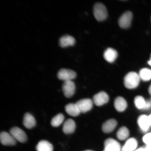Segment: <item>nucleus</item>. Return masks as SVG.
<instances>
[{"label":"nucleus","mask_w":151,"mask_h":151,"mask_svg":"<svg viewBox=\"0 0 151 151\" xmlns=\"http://www.w3.org/2000/svg\"><path fill=\"white\" fill-rule=\"evenodd\" d=\"M139 74L134 72H131L124 77V86L128 89H133L138 86L140 80Z\"/></svg>","instance_id":"1"},{"label":"nucleus","mask_w":151,"mask_h":151,"mask_svg":"<svg viewBox=\"0 0 151 151\" xmlns=\"http://www.w3.org/2000/svg\"><path fill=\"white\" fill-rule=\"evenodd\" d=\"M93 14L95 18L99 21H103L107 17L106 7L101 3H97L93 7Z\"/></svg>","instance_id":"2"},{"label":"nucleus","mask_w":151,"mask_h":151,"mask_svg":"<svg viewBox=\"0 0 151 151\" xmlns=\"http://www.w3.org/2000/svg\"><path fill=\"white\" fill-rule=\"evenodd\" d=\"M76 73L71 70L67 69H60L58 73V77L60 80L65 81H72L76 77Z\"/></svg>","instance_id":"3"},{"label":"nucleus","mask_w":151,"mask_h":151,"mask_svg":"<svg viewBox=\"0 0 151 151\" xmlns=\"http://www.w3.org/2000/svg\"><path fill=\"white\" fill-rule=\"evenodd\" d=\"M133 14L129 11L124 12L119 19V24L121 27L124 29L128 28L131 26Z\"/></svg>","instance_id":"4"},{"label":"nucleus","mask_w":151,"mask_h":151,"mask_svg":"<svg viewBox=\"0 0 151 151\" xmlns=\"http://www.w3.org/2000/svg\"><path fill=\"white\" fill-rule=\"evenodd\" d=\"M10 134L14 138L16 141L24 143L27 141V137L23 130L17 127L11 128Z\"/></svg>","instance_id":"5"},{"label":"nucleus","mask_w":151,"mask_h":151,"mask_svg":"<svg viewBox=\"0 0 151 151\" xmlns=\"http://www.w3.org/2000/svg\"><path fill=\"white\" fill-rule=\"evenodd\" d=\"M81 113L88 112L93 107V102L90 99H84L80 100L76 103Z\"/></svg>","instance_id":"6"},{"label":"nucleus","mask_w":151,"mask_h":151,"mask_svg":"<svg viewBox=\"0 0 151 151\" xmlns=\"http://www.w3.org/2000/svg\"><path fill=\"white\" fill-rule=\"evenodd\" d=\"M104 145V151H121L122 150L120 143L112 138L106 139Z\"/></svg>","instance_id":"7"},{"label":"nucleus","mask_w":151,"mask_h":151,"mask_svg":"<svg viewBox=\"0 0 151 151\" xmlns=\"http://www.w3.org/2000/svg\"><path fill=\"white\" fill-rule=\"evenodd\" d=\"M75 85L72 81H65L62 89L64 95L67 98H70L74 94L75 91Z\"/></svg>","instance_id":"8"},{"label":"nucleus","mask_w":151,"mask_h":151,"mask_svg":"<svg viewBox=\"0 0 151 151\" xmlns=\"http://www.w3.org/2000/svg\"><path fill=\"white\" fill-rule=\"evenodd\" d=\"M137 122L139 128L143 132L146 133L150 129L151 126L148 116L145 114L141 115L138 118Z\"/></svg>","instance_id":"9"},{"label":"nucleus","mask_w":151,"mask_h":151,"mask_svg":"<svg viewBox=\"0 0 151 151\" xmlns=\"http://www.w3.org/2000/svg\"><path fill=\"white\" fill-rule=\"evenodd\" d=\"M0 139L1 144L4 146H14L16 143V139L12 136L6 132H1L0 135Z\"/></svg>","instance_id":"10"},{"label":"nucleus","mask_w":151,"mask_h":151,"mask_svg":"<svg viewBox=\"0 0 151 151\" xmlns=\"http://www.w3.org/2000/svg\"><path fill=\"white\" fill-rule=\"evenodd\" d=\"M109 101V96L105 92L101 91L95 94L93 97V102L97 106H101Z\"/></svg>","instance_id":"11"},{"label":"nucleus","mask_w":151,"mask_h":151,"mask_svg":"<svg viewBox=\"0 0 151 151\" xmlns=\"http://www.w3.org/2000/svg\"><path fill=\"white\" fill-rule=\"evenodd\" d=\"M75 40L71 36L65 35L62 36L59 40V43L60 46L65 48L70 46H73L75 44Z\"/></svg>","instance_id":"12"},{"label":"nucleus","mask_w":151,"mask_h":151,"mask_svg":"<svg viewBox=\"0 0 151 151\" xmlns=\"http://www.w3.org/2000/svg\"><path fill=\"white\" fill-rule=\"evenodd\" d=\"M118 56L117 52L112 48L107 49L104 52V57L106 61L112 63L116 59Z\"/></svg>","instance_id":"13"},{"label":"nucleus","mask_w":151,"mask_h":151,"mask_svg":"<svg viewBox=\"0 0 151 151\" xmlns=\"http://www.w3.org/2000/svg\"><path fill=\"white\" fill-rule=\"evenodd\" d=\"M117 122L114 119L107 120L104 123L102 127V129L104 133H109L112 132L116 127Z\"/></svg>","instance_id":"14"},{"label":"nucleus","mask_w":151,"mask_h":151,"mask_svg":"<svg viewBox=\"0 0 151 151\" xmlns=\"http://www.w3.org/2000/svg\"><path fill=\"white\" fill-rule=\"evenodd\" d=\"M137 142L134 138L127 139L122 149V151H135L137 148Z\"/></svg>","instance_id":"15"},{"label":"nucleus","mask_w":151,"mask_h":151,"mask_svg":"<svg viewBox=\"0 0 151 151\" xmlns=\"http://www.w3.org/2000/svg\"><path fill=\"white\" fill-rule=\"evenodd\" d=\"M76 124L75 122L69 119L64 123L63 127V131L67 134L73 133L75 131Z\"/></svg>","instance_id":"16"},{"label":"nucleus","mask_w":151,"mask_h":151,"mask_svg":"<svg viewBox=\"0 0 151 151\" xmlns=\"http://www.w3.org/2000/svg\"><path fill=\"white\" fill-rule=\"evenodd\" d=\"M114 106L117 111L119 112H122L125 110L127 108V101L124 98L118 97L115 100Z\"/></svg>","instance_id":"17"},{"label":"nucleus","mask_w":151,"mask_h":151,"mask_svg":"<svg viewBox=\"0 0 151 151\" xmlns=\"http://www.w3.org/2000/svg\"><path fill=\"white\" fill-rule=\"evenodd\" d=\"M23 124L27 129H31L36 125V121L33 116L29 113L24 115L23 119Z\"/></svg>","instance_id":"18"},{"label":"nucleus","mask_w":151,"mask_h":151,"mask_svg":"<svg viewBox=\"0 0 151 151\" xmlns=\"http://www.w3.org/2000/svg\"><path fill=\"white\" fill-rule=\"evenodd\" d=\"M66 112L70 116H79L81 113L76 104L70 103L65 107Z\"/></svg>","instance_id":"19"},{"label":"nucleus","mask_w":151,"mask_h":151,"mask_svg":"<svg viewBox=\"0 0 151 151\" xmlns=\"http://www.w3.org/2000/svg\"><path fill=\"white\" fill-rule=\"evenodd\" d=\"M36 149L37 151H53V147L48 141L42 140L38 143Z\"/></svg>","instance_id":"20"},{"label":"nucleus","mask_w":151,"mask_h":151,"mask_svg":"<svg viewBox=\"0 0 151 151\" xmlns=\"http://www.w3.org/2000/svg\"><path fill=\"white\" fill-rule=\"evenodd\" d=\"M129 132L127 127H122L119 129L116 133V136L120 140H124L129 137Z\"/></svg>","instance_id":"21"},{"label":"nucleus","mask_w":151,"mask_h":151,"mask_svg":"<svg viewBox=\"0 0 151 151\" xmlns=\"http://www.w3.org/2000/svg\"><path fill=\"white\" fill-rule=\"evenodd\" d=\"M139 75L142 80L147 82L151 80V70L150 69L145 68L139 71Z\"/></svg>","instance_id":"22"},{"label":"nucleus","mask_w":151,"mask_h":151,"mask_svg":"<svg viewBox=\"0 0 151 151\" xmlns=\"http://www.w3.org/2000/svg\"><path fill=\"white\" fill-rule=\"evenodd\" d=\"M65 116L63 114L60 113L53 118L51 122V124L53 127H58L63 123Z\"/></svg>","instance_id":"23"},{"label":"nucleus","mask_w":151,"mask_h":151,"mask_svg":"<svg viewBox=\"0 0 151 151\" xmlns=\"http://www.w3.org/2000/svg\"><path fill=\"white\" fill-rule=\"evenodd\" d=\"M146 101L142 96H137L134 100L135 106L139 109H144L146 103Z\"/></svg>","instance_id":"24"},{"label":"nucleus","mask_w":151,"mask_h":151,"mask_svg":"<svg viewBox=\"0 0 151 151\" xmlns=\"http://www.w3.org/2000/svg\"><path fill=\"white\" fill-rule=\"evenodd\" d=\"M143 141L147 145H151V132L147 133L143 136Z\"/></svg>","instance_id":"25"},{"label":"nucleus","mask_w":151,"mask_h":151,"mask_svg":"<svg viewBox=\"0 0 151 151\" xmlns=\"http://www.w3.org/2000/svg\"><path fill=\"white\" fill-rule=\"evenodd\" d=\"M151 107V101H147L146 105L144 109L145 110H147L150 109Z\"/></svg>","instance_id":"26"},{"label":"nucleus","mask_w":151,"mask_h":151,"mask_svg":"<svg viewBox=\"0 0 151 151\" xmlns=\"http://www.w3.org/2000/svg\"><path fill=\"white\" fill-rule=\"evenodd\" d=\"M145 151H151V145H147L145 148Z\"/></svg>","instance_id":"27"},{"label":"nucleus","mask_w":151,"mask_h":151,"mask_svg":"<svg viewBox=\"0 0 151 151\" xmlns=\"http://www.w3.org/2000/svg\"><path fill=\"white\" fill-rule=\"evenodd\" d=\"M135 151H145V148H140L137 149Z\"/></svg>","instance_id":"28"},{"label":"nucleus","mask_w":151,"mask_h":151,"mask_svg":"<svg viewBox=\"0 0 151 151\" xmlns=\"http://www.w3.org/2000/svg\"><path fill=\"white\" fill-rule=\"evenodd\" d=\"M148 116V119L149 120V122H150V126H151V114L150 115H149Z\"/></svg>","instance_id":"29"},{"label":"nucleus","mask_w":151,"mask_h":151,"mask_svg":"<svg viewBox=\"0 0 151 151\" xmlns=\"http://www.w3.org/2000/svg\"><path fill=\"white\" fill-rule=\"evenodd\" d=\"M148 92L149 93H150V95L151 94V84L150 85V86H149V88H148Z\"/></svg>","instance_id":"30"},{"label":"nucleus","mask_w":151,"mask_h":151,"mask_svg":"<svg viewBox=\"0 0 151 151\" xmlns=\"http://www.w3.org/2000/svg\"><path fill=\"white\" fill-rule=\"evenodd\" d=\"M148 63L149 65L151 66V58H150V61H149L148 62Z\"/></svg>","instance_id":"31"},{"label":"nucleus","mask_w":151,"mask_h":151,"mask_svg":"<svg viewBox=\"0 0 151 151\" xmlns=\"http://www.w3.org/2000/svg\"><path fill=\"white\" fill-rule=\"evenodd\" d=\"M93 151L90 150H86V151Z\"/></svg>","instance_id":"32"}]
</instances>
